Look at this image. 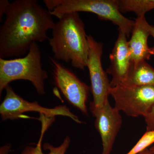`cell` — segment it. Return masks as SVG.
Instances as JSON below:
<instances>
[{"instance_id": "1", "label": "cell", "mask_w": 154, "mask_h": 154, "mask_svg": "<svg viewBox=\"0 0 154 154\" xmlns=\"http://www.w3.org/2000/svg\"><path fill=\"white\" fill-rule=\"evenodd\" d=\"M0 28V58L26 55L34 42L48 39L47 32L56 22L48 9L36 0L10 3Z\"/></svg>"}, {"instance_id": "2", "label": "cell", "mask_w": 154, "mask_h": 154, "mask_svg": "<svg viewBox=\"0 0 154 154\" xmlns=\"http://www.w3.org/2000/svg\"><path fill=\"white\" fill-rule=\"evenodd\" d=\"M48 38L54 58L70 62L73 67H87L89 46L85 25L79 13L65 14L56 22Z\"/></svg>"}, {"instance_id": "3", "label": "cell", "mask_w": 154, "mask_h": 154, "mask_svg": "<svg viewBox=\"0 0 154 154\" xmlns=\"http://www.w3.org/2000/svg\"><path fill=\"white\" fill-rule=\"evenodd\" d=\"M53 16L60 19L71 13L88 12L96 14L99 19L109 21L118 26L127 37L131 34L135 21L128 19L119 8L117 0H43Z\"/></svg>"}, {"instance_id": "4", "label": "cell", "mask_w": 154, "mask_h": 154, "mask_svg": "<svg viewBox=\"0 0 154 154\" xmlns=\"http://www.w3.org/2000/svg\"><path fill=\"white\" fill-rule=\"evenodd\" d=\"M47 72L42 68L41 53L37 42H33L25 57L14 59L0 58V95L11 82L30 81L38 94L44 95Z\"/></svg>"}, {"instance_id": "5", "label": "cell", "mask_w": 154, "mask_h": 154, "mask_svg": "<svg viewBox=\"0 0 154 154\" xmlns=\"http://www.w3.org/2000/svg\"><path fill=\"white\" fill-rule=\"evenodd\" d=\"M109 94L114 99V107L131 117H144L154 105V86L119 84L110 88Z\"/></svg>"}, {"instance_id": "6", "label": "cell", "mask_w": 154, "mask_h": 154, "mask_svg": "<svg viewBox=\"0 0 154 154\" xmlns=\"http://www.w3.org/2000/svg\"><path fill=\"white\" fill-rule=\"evenodd\" d=\"M5 90L6 96L0 105V114L3 121L26 118L23 113L32 111L38 112L40 115L49 118H54L56 116H66L77 123H83L66 106L60 105L54 108H46L39 105L36 101L30 102L25 100L17 95L10 85L7 86Z\"/></svg>"}, {"instance_id": "7", "label": "cell", "mask_w": 154, "mask_h": 154, "mask_svg": "<svg viewBox=\"0 0 154 154\" xmlns=\"http://www.w3.org/2000/svg\"><path fill=\"white\" fill-rule=\"evenodd\" d=\"M89 51L87 67L89 70L91 80V91L93 101L90 106L100 108L108 100L109 91L111 88L110 82L103 68L102 57L103 44L96 41L91 35L88 36Z\"/></svg>"}, {"instance_id": "8", "label": "cell", "mask_w": 154, "mask_h": 154, "mask_svg": "<svg viewBox=\"0 0 154 154\" xmlns=\"http://www.w3.org/2000/svg\"><path fill=\"white\" fill-rule=\"evenodd\" d=\"M49 59L56 85L70 104L85 115H88L86 103L91 91V87L54 58L50 57Z\"/></svg>"}, {"instance_id": "9", "label": "cell", "mask_w": 154, "mask_h": 154, "mask_svg": "<svg viewBox=\"0 0 154 154\" xmlns=\"http://www.w3.org/2000/svg\"><path fill=\"white\" fill-rule=\"evenodd\" d=\"M90 109L96 118L94 125L102 140V154H111L116 137L122 123L120 112L112 107L109 100L102 107L96 108L90 105Z\"/></svg>"}, {"instance_id": "10", "label": "cell", "mask_w": 154, "mask_h": 154, "mask_svg": "<svg viewBox=\"0 0 154 154\" xmlns=\"http://www.w3.org/2000/svg\"><path fill=\"white\" fill-rule=\"evenodd\" d=\"M127 38L125 34L119 30L118 37L109 57L110 65L107 69V73L112 77L111 88L125 82L132 65Z\"/></svg>"}, {"instance_id": "11", "label": "cell", "mask_w": 154, "mask_h": 154, "mask_svg": "<svg viewBox=\"0 0 154 154\" xmlns=\"http://www.w3.org/2000/svg\"><path fill=\"white\" fill-rule=\"evenodd\" d=\"M131 36L128 41L131 61L133 64L150 59L154 55L152 48L149 47L148 39L150 36L146 27V20L145 15L137 17L135 20Z\"/></svg>"}, {"instance_id": "12", "label": "cell", "mask_w": 154, "mask_h": 154, "mask_svg": "<svg viewBox=\"0 0 154 154\" xmlns=\"http://www.w3.org/2000/svg\"><path fill=\"white\" fill-rule=\"evenodd\" d=\"M39 119L42 125L41 136L38 143L35 146H27L25 147L22 150L21 154H65L70 143V138L68 136H67L65 138L62 144L57 147L54 146L48 143H45L43 148L44 150L49 151V152L45 154L42 152L41 144L43 136L46 130L53 121V119L54 118H48L44 115H41V118Z\"/></svg>"}, {"instance_id": "13", "label": "cell", "mask_w": 154, "mask_h": 154, "mask_svg": "<svg viewBox=\"0 0 154 154\" xmlns=\"http://www.w3.org/2000/svg\"><path fill=\"white\" fill-rule=\"evenodd\" d=\"M124 84L154 87V69L146 61H142L135 64L132 63Z\"/></svg>"}, {"instance_id": "14", "label": "cell", "mask_w": 154, "mask_h": 154, "mask_svg": "<svg viewBox=\"0 0 154 154\" xmlns=\"http://www.w3.org/2000/svg\"><path fill=\"white\" fill-rule=\"evenodd\" d=\"M121 13L133 12L137 17L154 9V0H117Z\"/></svg>"}, {"instance_id": "15", "label": "cell", "mask_w": 154, "mask_h": 154, "mask_svg": "<svg viewBox=\"0 0 154 154\" xmlns=\"http://www.w3.org/2000/svg\"><path fill=\"white\" fill-rule=\"evenodd\" d=\"M154 143V131H146L126 154H138Z\"/></svg>"}, {"instance_id": "16", "label": "cell", "mask_w": 154, "mask_h": 154, "mask_svg": "<svg viewBox=\"0 0 154 154\" xmlns=\"http://www.w3.org/2000/svg\"><path fill=\"white\" fill-rule=\"evenodd\" d=\"M144 117L146 131H154V105L152 106Z\"/></svg>"}, {"instance_id": "17", "label": "cell", "mask_w": 154, "mask_h": 154, "mask_svg": "<svg viewBox=\"0 0 154 154\" xmlns=\"http://www.w3.org/2000/svg\"><path fill=\"white\" fill-rule=\"evenodd\" d=\"M10 3L8 0H1L0 1V20H1V22H2L4 15H5Z\"/></svg>"}, {"instance_id": "18", "label": "cell", "mask_w": 154, "mask_h": 154, "mask_svg": "<svg viewBox=\"0 0 154 154\" xmlns=\"http://www.w3.org/2000/svg\"><path fill=\"white\" fill-rule=\"evenodd\" d=\"M11 148V145L9 144L2 146L0 148V154H9Z\"/></svg>"}, {"instance_id": "19", "label": "cell", "mask_w": 154, "mask_h": 154, "mask_svg": "<svg viewBox=\"0 0 154 154\" xmlns=\"http://www.w3.org/2000/svg\"><path fill=\"white\" fill-rule=\"evenodd\" d=\"M146 27L147 30H148L150 36H151L154 38V27L152 25H150L146 21ZM154 51V45L152 47Z\"/></svg>"}, {"instance_id": "20", "label": "cell", "mask_w": 154, "mask_h": 154, "mask_svg": "<svg viewBox=\"0 0 154 154\" xmlns=\"http://www.w3.org/2000/svg\"><path fill=\"white\" fill-rule=\"evenodd\" d=\"M138 154H154V153L151 151L149 149H146Z\"/></svg>"}, {"instance_id": "21", "label": "cell", "mask_w": 154, "mask_h": 154, "mask_svg": "<svg viewBox=\"0 0 154 154\" xmlns=\"http://www.w3.org/2000/svg\"><path fill=\"white\" fill-rule=\"evenodd\" d=\"M152 152L154 153V145L152 146L149 149Z\"/></svg>"}]
</instances>
